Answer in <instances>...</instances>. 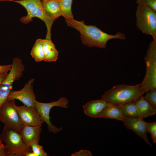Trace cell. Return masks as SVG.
<instances>
[{
	"label": "cell",
	"mask_w": 156,
	"mask_h": 156,
	"mask_svg": "<svg viewBox=\"0 0 156 156\" xmlns=\"http://www.w3.org/2000/svg\"><path fill=\"white\" fill-rule=\"evenodd\" d=\"M65 20L68 26L79 32L83 44L89 47L105 49L107 42L110 40L126 39L125 34L118 31L115 34H110L103 31L95 25H86L84 21H79L73 18Z\"/></svg>",
	"instance_id": "cell-1"
},
{
	"label": "cell",
	"mask_w": 156,
	"mask_h": 156,
	"mask_svg": "<svg viewBox=\"0 0 156 156\" xmlns=\"http://www.w3.org/2000/svg\"><path fill=\"white\" fill-rule=\"evenodd\" d=\"M144 94L140 89V83L133 86L118 85L106 92L101 99L107 103L122 106L135 102Z\"/></svg>",
	"instance_id": "cell-2"
},
{
	"label": "cell",
	"mask_w": 156,
	"mask_h": 156,
	"mask_svg": "<svg viewBox=\"0 0 156 156\" xmlns=\"http://www.w3.org/2000/svg\"><path fill=\"white\" fill-rule=\"evenodd\" d=\"M0 137L2 142L6 144L4 150L7 156H26L32 151L31 147L25 143L18 130L5 126Z\"/></svg>",
	"instance_id": "cell-3"
},
{
	"label": "cell",
	"mask_w": 156,
	"mask_h": 156,
	"mask_svg": "<svg viewBox=\"0 0 156 156\" xmlns=\"http://www.w3.org/2000/svg\"><path fill=\"white\" fill-rule=\"evenodd\" d=\"M17 3L23 6L27 12L26 16L20 19L22 23L27 24L32 21L33 18L37 17L42 20L47 28L46 39L51 40V28L54 20L49 17L45 14L42 8L41 0H8Z\"/></svg>",
	"instance_id": "cell-4"
},
{
	"label": "cell",
	"mask_w": 156,
	"mask_h": 156,
	"mask_svg": "<svg viewBox=\"0 0 156 156\" xmlns=\"http://www.w3.org/2000/svg\"><path fill=\"white\" fill-rule=\"evenodd\" d=\"M135 16L138 29L143 34L151 36L156 42V11L148 6L138 5Z\"/></svg>",
	"instance_id": "cell-5"
},
{
	"label": "cell",
	"mask_w": 156,
	"mask_h": 156,
	"mask_svg": "<svg viewBox=\"0 0 156 156\" xmlns=\"http://www.w3.org/2000/svg\"><path fill=\"white\" fill-rule=\"evenodd\" d=\"M144 60L146 72L140 83V89L144 93L156 88V42L152 40L150 43Z\"/></svg>",
	"instance_id": "cell-6"
},
{
	"label": "cell",
	"mask_w": 156,
	"mask_h": 156,
	"mask_svg": "<svg viewBox=\"0 0 156 156\" xmlns=\"http://www.w3.org/2000/svg\"><path fill=\"white\" fill-rule=\"evenodd\" d=\"M68 101L66 97H61L57 101L49 103H42L35 102V106L40 115L47 125L49 132L56 134L62 129V127L58 128L53 125L50 121L49 114L51 109L54 107L57 106L63 108L68 107Z\"/></svg>",
	"instance_id": "cell-7"
},
{
	"label": "cell",
	"mask_w": 156,
	"mask_h": 156,
	"mask_svg": "<svg viewBox=\"0 0 156 156\" xmlns=\"http://www.w3.org/2000/svg\"><path fill=\"white\" fill-rule=\"evenodd\" d=\"M15 99L6 101L0 108V121L5 126L19 130L23 125L15 104Z\"/></svg>",
	"instance_id": "cell-8"
},
{
	"label": "cell",
	"mask_w": 156,
	"mask_h": 156,
	"mask_svg": "<svg viewBox=\"0 0 156 156\" xmlns=\"http://www.w3.org/2000/svg\"><path fill=\"white\" fill-rule=\"evenodd\" d=\"M34 81V78H31L25 84L22 89L17 91L11 90L8 96L6 101L17 99L27 106L35 108L36 96L33 88Z\"/></svg>",
	"instance_id": "cell-9"
},
{
	"label": "cell",
	"mask_w": 156,
	"mask_h": 156,
	"mask_svg": "<svg viewBox=\"0 0 156 156\" xmlns=\"http://www.w3.org/2000/svg\"><path fill=\"white\" fill-rule=\"evenodd\" d=\"M17 109L23 125L31 126H41L44 122L35 108L25 105L17 106Z\"/></svg>",
	"instance_id": "cell-10"
},
{
	"label": "cell",
	"mask_w": 156,
	"mask_h": 156,
	"mask_svg": "<svg viewBox=\"0 0 156 156\" xmlns=\"http://www.w3.org/2000/svg\"><path fill=\"white\" fill-rule=\"evenodd\" d=\"M125 125L128 129L133 131L142 138L149 146L152 147L147 136L148 132L143 119L139 117H125L123 121Z\"/></svg>",
	"instance_id": "cell-11"
},
{
	"label": "cell",
	"mask_w": 156,
	"mask_h": 156,
	"mask_svg": "<svg viewBox=\"0 0 156 156\" xmlns=\"http://www.w3.org/2000/svg\"><path fill=\"white\" fill-rule=\"evenodd\" d=\"M41 127L23 124L22 125L19 131L27 145L30 146L33 144L39 142L42 130Z\"/></svg>",
	"instance_id": "cell-12"
},
{
	"label": "cell",
	"mask_w": 156,
	"mask_h": 156,
	"mask_svg": "<svg viewBox=\"0 0 156 156\" xmlns=\"http://www.w3.org/2000/svg\"><path fill=\"white\" fill-rule=\"evenodd\" d=\"M101 99L90 101L83 106L84 114L93 118H98L104 107L108 104Z\"/></svg>",
	"instance_id": "cell-13"
},
{
	"label": "cell",
	"mask_w": 156,
	"mask_h": 156,
	"mask_svg": "<svg viewBox=\"0 0 156 156\" xmlns=\"http://www.w3.org/2000/svg\"><path fill=\"white\" fill-rule=\"evenodd\" d=\"M121 107L108 103L100 114L98 118L114 119L123 121L125 117L122 114Z\"/></svg>",
	"instance_id": "cell-14"
},
{
	"label": "cell",
	"mask_w": 156,
	"mask_h": 156,
	"mask_svg": "<svg viewBox=\"0 0 156 156\" xmlns=\"http://www.w3.org/2000/svg\"><path fill=\"white\" fill-rule=\"evenodd\" d=\"M16 76L9 73L0 86V108L6 101L9 94L12 90L14 82L17 80Z\"/></svg>",
	"instance_id": "cell-15"
},
{
	"label": "cell",
	"mask_w": 156,
	"mask_h": 156,
	"mask_svg": "<svg viewBox=\"0 0 156 156\" xmlns=\"http://www.w3.org/2000/svg\"><path fill=\"white\" fill-rule=\"evenodd\" d=\"M44 11L46 15L55 20L62 16L58 0H41Z\"/></svg>",
	"instance_id": "cell-16"
},
{
	"label": "cell",
	"mask_w": 156,
	"mask_h": 156,
	"mask_svg": "<svg viewBox=\"0 0 156 156\" xmlns=\"http://www.w3.org/2000/svg\"><path fill=\"white\" fill-rule=\"evenodd\" d=\"M138 117L142 118L155 115L156 113V108L150 104L143 96L136 101Z\"/></svg>",
	"instance_id": "cell-17"
},
{
	"label": "cell",
	"mask_w": 156,
	"mask_h": 156,
	"mask_svg": "<svg viewBox=\"0 0 156 156\" xmlns=\"http://www.w3.org/2000/svg\"><path fill=\"white\" fill-rule=\"evenodd\" d=\"M42 43L44 55V61L47 62L56 61L58 52L51 40L42 39Z\"/></svg>",
	"instance_id": "cell-18"
},
{
	"label": "cell",
	"mask_w": 156,
	"mask_h": 156,
	"mask_svg": "<svg viewBox=\"0 0 156 156\" xmlns=\"http://www.w3.org/2000/svg\"><path fill=\"white\" fill-rule=\"evenodd\" d=\"M30 54L36 62L44 60V55L42 43V39H37L31 51Z\"/></svg>",
	"instance_id": "cell-19"
},
{
	"label": "cell",
	"mask_w": 156,
	"mask_h": 156,
	"mask_svg": "<svg viewBox=\"0 0 156 156\" xmlns=\"http://www.w3.org/2000/svg\"><path fill=\"white\" fill-rule=\"evenodd\" d=\"M62 16L65 19L73 18L72 11L73 0H58Z\"/></svg>",
	"instance_id": "cell-20"
},
{
	"label": "cell",
	"mask_w": 156,
	"mask_h": 156,
	"mask_svg": "<svg viewBox=\"0 0 156 156\" xmlns=\"http://www.w3.org/2000/svg\"><path fill=\"white\" fill-rule=\"evenodd\" d=\"M122 114L124 117H138V114L135 101L126 104L121 107Z\"/></svg>",
	"instance_id": "cell-21"
},
{
	"label": "cell",
	"mask_w": 156,
	"mask_h": 156,
	"mask_svg": "<svg viewBox=\"0 0 156 156\" xmlns=\"http://www.w3.org/2000/svg\"><path fill=\"white\" fill-rule=\"evenodd\" d=\"M144 96L145 99L153 106L156 108V88H153L146 92Z\"/></svg>",
	"instance_id": "cell-22"
},
{
	"label": "cell",
	"mask_w": 156,
	"mask_h": 156,
	"mask_svg": "<svg viewBox=\"0 0 156 156\" xmlns=\"http://www.w3.org/2000/svg\"><path fill=\"white\" fill-rule=\"evenodd\" d=\"M147 132L151 134L153 142L156 143V122H145Z\"/></svg>",
	"instance_id": "cell-23"
},
{
	"label": "cell",
	"mask_w": 156,
	"mask_h": 156,
	"mask_svg": "<svg viewBox=\"0 0 156 156\" xmlns=\"http://www.w3.org/2000/svg\"><path fill=\"white\" fill-rule=\"evenodd\" d=\"M32 152L36 156H47L48 155L43 150L42 146L38 144V143H35L30 146Z\"/></svg>",
	"instance_id": "cell-24"
},
{
	"label": "cell",
	"mask_w": 156,
	"mask_h": 156,
	"mask_svg": "<svg viewBox=\"0 0 156 156\" xmlns=\"http://www.w3.org/2000/svg\"><path fill=\"white\" fill-rule=\"evenodd\" d=\"M138 5H146L156 11V0H136Z\"/></svg>",
	"instance_id": "cell-25"
},
{
	"label": "cell",
	"mask_w": 156,
	"mask_h": 156,
	"mask_svg": "<svg viewBox=\"0 0 156 156\" xmlns=\"http://www.w3.org/2000/svg\"><path fill=\"white\" fill-rule=\"evenodd\" d=\"M71 156H92V155L89 150H82L72 154Z\"/></svg>",
	"instance_id": "cell-26"
},
{
	"label": "cell",
	"mask_w": 156,
	"mask_h": 156,
	"mask_svg": "<svg viewBox=\"0 0 156 156\" xmlns=\"http://www.w3.org/2000/svg\"><path fill=\"white\" fill-rule=\"evenodd\" d=\"M12 64L0 65V73L4 72H9L11 70Z\"/></svg>",
	"instance_id": "cell-27"
},
{
	"label": "cell",
	"mask_w": 156,
	"mask_h": 156,
	"mask_svg": "<svg viewBox=\"0 0 156 156\" xmlns=\"http://www.w3.org/2000/svg\"><path fill=\"white\" fill-rule=\"evenodd\" d=\"M9 72H4L0 73V86L7 77Z\"/></svg>",
	"instance_id": "cell-28"
},
{
	"label": "cell",
	"mask_w": 156,
	"mask_h": 156,
	"mask_svg": "<svg viewBox=\"0 0 156 156\" xmlns=\"http://www.w3.org/2000/svg\"><path fill=\"white\" fill-rule=\"evenodd\" d=\"M0 156H7L4 148H0Z\"/></svg>",
	"instance_id": "cell-29"
},
{
	"label": "cell",
	"mask_w": 156,
	"mask_h": 156,
	"mask_svg": "<svg viewBox=\"0 0 156 156\" xmlns=\"http://www.w3.org/2000/svg\"><path fill=\"white\" fill-rule=\"evenodd\" d=\"M5 146L2 144V142L1 140V138L0 137V148H4Z\"/></svg>",
	"instance_id": "cell-30"
},
{
	"label": "cell",
	"mask_w": 156,
	"mask_h": 156,
	"mask_svg": "<svg viewBox=\"0 0 156 156\" xmlns=\"http://www.w3.org/2000/svg\"><path fill=\"white\" fill-rule=\"evenodd\" d=\"M7 1V0H0V1Z\"/></svg>",
	"instance_id": "cell-31"
},
{
	"label": "cell",
	"mask_w": 156,
	"mask_h": 156,
	"mask_svg": "<svg viewBox=\"0 0 156 156\" xmlns=\"http://www.w3.org/2000/svg\"></svg>",
	"instance_id": "cell-32"
},
{
	"label": "cell",
	"mask_w": 156,
	"mask_h": 156,
	"mask_svg": "<svg viewBox=\"0 0 156 156\" xmlns=\"http://www.w3.org/2000/svg\"></svg>",
	"instance_id": "cell-33"
}]
</instances>
